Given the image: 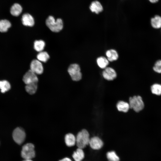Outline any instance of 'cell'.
Masks as SVG:
<instances>
[{"instance_id":"23","label":"cell","mask_w":161,"mask_h":161,"mask_svg":"<svg viewBox=\"0 0 161 161\" xmlns=\"http://www.w3.org/2000/svg\"><path fill=\"white\" fill-rule=\"evenodd\" d=\"M45 43L43 40H36L34 44V47L35 49L37 52L42 51L45 46Z\"/></svg>"},{"instance_id":"22","label":"cell","mask_w":161,"mask_h":161,"mask_svg":"<svg viewBox=\"0 0 161 161\" xmlns=\"http://www.w3.org/2000/svg\"><path fill=\"white\" fill-rule=\"evenodd\" d=\"M38 88L37 83H35L26 84L25 89L27 92L30 95L35 94Z\"/></svg>"},{"instance_id":"15","label":"cell","mask_w":161,"mask_h":161,"mask_svg":"<svg viewBox=\"0 0 161 161\" xmlns=\"http://www.w3.org/2000/svg\"><path fill=\"white\" fill-rule=\"evenodd\" d=\"M90 9L92 12H95L97 14L101 12L103 10L101 4L98 1L92 2L90 6Z\"/></svg>"},{"instance_id":"12","label":"cell","mask_w":161,"mask_h":161,"mask_svg":"<svg viewBox=\"0 0 161 161\" xmlns=\"http://www.w3.org/2000/svg\"><path fill=\"white\" fill-rule=\"evenodd\" d=\"M21 19L23 24L25 26L32 27L34 24L33 18L31 15L28 13L23 14Z\"/></svg>"},{"instance_id":"6","label":"cell","mask_w":161,"mask_h":161,"mask_svg":"<svg viewBox=\"0 0 161 161\" xmlns=\"http://www.w3.org/2000/svg\"><path fill=\"white\" fill-rule=\"evenodd\" d=\"M13 137L14 141L18 144L20 145L24 141L26 137V134L23 129L17 127L13 131Z\"/></svg>"},{"instance_id":"8","label":"cell","mask_w":161,"mask_h":161,"mask_svg":"<svg viewBox=\"0 0 161 161\" xmlns=\"http://www.w3.org/2000/svg\"><path fill=\"white\" fill-rule=\"evenodd\" d=\"M30 70L36 74L40 75L43 72V67L40 61L38 59H35L31 63Z\"/></svg>"},{"instance_id":"29","label":"cell","mask_w":161,"mask_h":161,"mask_svg":"<svg viewBox=\"0 0 161 161\" xmlns=\"http://www.w3.org/2000/svg\"><path fill=\"white\" fill-rule=\"evenodd\" d=\"M151 3L154 4L157 2L159 0H148Z\"/></svg>"},{"instance_id":"24","label":"cell","mask_w":161,"mask_h":161,"mask_svg":"<svg viewBox=\"0 0 161 161\" xmlns=\"http://www.w3.org/2000/svg\"><path fill=\"white\" fill-rule=\"evenodd\" d=\"M11 86L10 83L7 80L0 81V89L2 93H4L10 89Z\"/></svg>"},{"instance_id":"13","label":"cell","mask_w":161,"mask_h":161,"mask_svg":"<svg viewBox=\"0 0 161 161\" xmlns=\"http://www.w3.org/2000/svg\"><path fill=\"white\" fill-rule=\"evenodd\" d=\"M64 139L65 143L68 147L73 146L76 143V137L72 134L69 133L66 134Z\"/></svg>"},{"instance_id":"1","label":"cell","mask_w":161,"mask_h":161,"mask_svg":"<svg viewBox=\"0 0 161 161\" xmlns=\"http://www.w3.org/2000/svg\"><path fill=\"white\" fill-rule=\"evenodd\" d=\"M76 139L78 148L83 149L89 144V133L86 130L83 129L78 133Z\"/></svg>"},{"instance_id":"19","label":"cell","mask_w":161,"mask_h":161,"mask_svg":"<svg viewBox=\"0 0 161 161\" xmlns=\"http://www.w3.org/2000/svg\"><path fill=\"white\" fill-rule=\"evenodd\" d=\"M10 21L6 19L0 21V32H6L11 26Z\"/></svg>"},{"instance_id":"11","label":"cell","mask_w":161,"mask_h":161,"mask_svg":"<svg viewBox=\"0 0 161 161\" xmlns=\"http://www.w3.org/2000/svg\"><path fill=\"white\" fill-rule=\"evenodd\" d=\"M150 25L153 29L156 30L161 29V16L156 15L151 18Z\"/></svg>"},{"instance_id":"26","label":"cell","mask_w":161,"mask_h":161,"mask_svg":"<svg viewBox=\"0 0 161 161\" xmlns=\"http://www.w3.org/2000/svg\"><path fill=\"white\" fill-rule=\"evenodd\" d=\"M106 157L108 161H120L119 157L114 151L108 152Z\"/></svg>"},{"instance_id":"7","label":"cell","mask_w":161,"mask_h":161,"mask_svg":"<svg viewBox=\"0 0 161 161\" xmlns=\"http://www.w3.org/2000/svg\"><path fill=\"white\" fill-rule=\"evenodd\" d=\"M38 80L36 74L30 69L26 73L23 78V80L26 84L38 83Z\"/></svg>"},{"instance_id":"2","label":"cell","mask_w":161,"mask_h":161,"mask_svg":"<svg viewBox=\"0 0 161 161\" xmlns=\"http://www.w3.org/2000/svg\"><path fill=\"white\" fill-rule=\"evenodd\" d=\"M46 24L49 29L54 32L60 31L63 27V22L61 19L58 18L55 20L51 16H49L46 19Z\"/></svg>"},{"instance_id":"14","label":"cell","mask_w":161,"mask_h":161,"mask_svg":"<svg viewBox=\"0 0 161 161\" xmlns=\"http://www.w3.org/2000/svg\"><path fill=\"white\" fill-rule=\"evenodd\" d=\"M106 54L109 61L112 62L116 61L118 58V54L114 49H111L107 50Z\"/></svg>"},{"instance_id":"25","label":"cell","mask_w":161,"mask_h":161,"mask_svg":"<svg viewBox=\"0 0 161 161\" xmlns=\"http://www.w3.org/2000/svg\"><path fill=\"white\" fill-rule=\"evenodd\" d=\"M37 58L40 62H46L49 59V56L47 52L41 51L37 55Z\"/></svg>"},{"instance_id":"28","label":"cell","mask_w":161,"mask_h":161,"mask_svg":"<svg viewBox=\"0 0 161 161\" xmlns=\"http://www.w3.org/2000/svg\"><path fill=\"white\" fill-rule=\"evenodd\" d=\"M59 161H72L68 157H65L63 159L60 160Z\"/></svg>"},{"instance_id":"21","label":"cell","mask_w":161,"mask_h":161,"mask_svg":"<svg viewBox=\"0 0 161 161\" xmlns=\"http://www.w3.org/2000/svg\"><path fill=\"white\" fill-rule=\"evenodd\" d=\"M97 63L98 66L101 69H105L109 64V61L107 58L103 56L98 58L97 59Z\"/></svg>"},{"instance_id":"10","label":"cell","mask_w":161,"mask_h":161,"mask_svg":"<svg viewBox=\"0 0 161 161\" xmlns=\"http://www.w3.org/2000/svg\"><path fill=\"white\" fill-rule=\"evenodd\" d=\"M102 75L105 79L108 80H113L117 76V73L113 68L107 67L103 71Z\"/></svg>"},{"instance_id":"5","label":"cell","mask_w":161,"mask_h":161,"mask_svg":"<svg viewBox=\"0 0 161 161\" xmlns=\"http://www.w3.org/2000/svg\"><path fill=\"white\" fill-rule=\"evenodd\" d=\"M68 72L73 80L78 81L81 79L82 74L78 64H74L70 65L68 68Z\"/></svg>"},{"instance_id":"3","label":"cell","mask_w":161,"mask_h":161,"mask_svg":"<svg viewBox=\"0 0 161 161\" xmlns=\"http://www.w3.org/2000/svg\"><path fill=\"white\" fill-rule=\"evenodd\" d=\"M130 108L136 112H139L144 108V105L142 97L140 96H134L129 98Z\"/></svg>"},{"instance_id":"27","label":"cell","mask_w":161,"mask_h":161,"mask_svg":"<svg viewBox=\"0 0 161 161\" xmlns=\"http://www.w3.org/2000/svg\"><path fill=\"white\" fill-rule=\"evenodd\" d=\"M153 70L156 73L161 74V59L156 61L152 67Z\"/></svg>"},{"instance_id":"16","label":"cell","mask_w":161,"mask_h":161,"mask_svg":"<svg viewBox=\"0 0 161 161\" xmlns=\"http://www.w3.org/2000/svg\"><path fill=\"white\" fill-rule=\"evenodd\" d=\"M116 106L119 111L124 112H127L130 108L129 103L123 101H118Z\"/></svg>"},{"instance_id":"17","label":"cell","mask_w":161,"mask_h":161,"mask_svg":"<svg viewBox=\"0 0 161 161\" xmlns=\"http://www.w3.org/2000/svg\"><path fill=\"white\" fill-rule=\"evenodd\" d=\"M75 161H81L84 157V153L83 149L78 148L74 151L72 155Z\"/></svg>"},{"instance_id":"4","label":"cell","mask_w":161,"mask_h":161,"mask_svg":"<svg viewBox=\"0 0 161 161\" xmlns=\"http://www.w3.org/2000/svg\"><path fill=\"white\" fill-rule=\"evenodd\" d=\"M34 145L32 143H27L22 148L21 155L24 159H31L35 157Z\"/></svg>"},{"instance_id":"20","label":"cell","mask_w":161,"mask_h":161,"mask_svg":"<svg viewBox=\"0 0 161 161\" xmlns=\"http://www.w3.org/2000/svg\"><path fill=\"white\" fill-rule=\"evenodd\" d=\"M150 90L151 93L157 95H161V84L154 83L150 86Z\"/></svg>"},{"instance_id":"9","label":"cell","mask_w":161,"mask_h":161,"mask_svg":"<svg viewBox=\"0 0 161 161\" xmlns=\"http://www.w3.org/2000/svg\"><path fill=\"white\" fill-rule=\"evenodd\" d=\"M89 144L92 149L98 150L102 147L103 143L99 137L94 136L90 138Z\"/></svg>"},{"instance_id":"30","label":"cell","mask_w":161,"mask_h":161,"mask_svg":"<svg viewBox=\"0 0 161 161\" xmlns=\"http://www.w3.org/2000/svg\"><path fill=\"white\" fill-rule=\"evenodd\" d=\"M23 161H32L31 159H24Z\"/></svg>"},{"instance_id":"18","label":"cell","mask_w":161,"mask_h":161,"mask_svg":"<svg viewBox=\"0 0 161 161\" xmlns=\"http://www.w3.org/2000/svg\"><path fill=\"white\" fill-rule=\"evenodd\" d=\"M22 10L21 6L18 3H15L11 7L10 12L13 16H18L21 13Z\"/></svg>"},{"instance_id":"31","label":"cell","mask_w":161,"mask_h":161,"mask_svg":"<svg viewBox=\"0 0 161 161\" xmlns=\"http://www.w3.org/2000/svg\"><path fill=\"white\" fill-rule=\"evenodd\" d=\"M160 30H161V29H160Z\"/></svg>"}]
</instances>
